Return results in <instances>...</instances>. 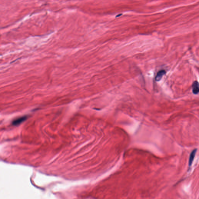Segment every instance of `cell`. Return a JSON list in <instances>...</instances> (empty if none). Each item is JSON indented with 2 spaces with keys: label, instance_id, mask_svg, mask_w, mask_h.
I'll return each instance as SVG.
<instances>
[{
  "label": "cell",
  "instance_id": "1",
  "mask_svg": "<svg viewBox=\"0 0 199 199\" xmlns=\"http://www.w3.org/2000/svg\"><path fill=\"white\" fill-rule=\"evenodd\" d=\"M28 118L27 116H22L21 117L17 118V119H15L13 121L12 124L14 126H18L21 124V123L27 120V119Z\"/></svg>",
  "mask_w": 199,
  "mask_h": 199
},
{
  "label": "cell",
  "instance_id": "2",
  "mask_svg": "<svg viewBox=\"0 0 199 199\" xmlns=\"http://www.w3.org/2000/svg\"><path fill=\"white\" fill-rule=\"evenodd\" d=\"M193 92L195 95H198L199 92V83L197 81H195L192 85Z\"/></svg>",
  "mask_w": 199,
  "mask_h": 199
},
{
  "label": "cell",
  "instance_id": "3",
  "mask_svg": "<svg viewBox=\"0 0 199 199\" xmlns=\"http://www.w3.org/2000/svg\"><path fill=\"white\" fill-rule=\"evenodd\" d=\"M197 150V149H194V150L192 151V152L190 154L189 161V167L192 165L193 161L195 156L196 154Z\"/></svg>",
  "mask_w": 199,
  "mask_h": 199
},
{
  "label": "cell",
  "instance_id": "4",
  "mask_svg": "<svg viewBox=\"0 0 199 199\" xmlns=\"http://www.w3.org/2000/svg\"><path fill=\"white\" fill-rule=\"evenodd\" d=\"M166 71L164 70H162L159 71L155 77V80L156 81H160L164 75L166 74Z\"/></svg>",
  "mask_w": 199,
  "mask_h": 199
}]
</instances>
